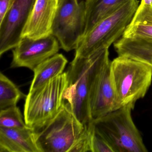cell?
Segmentation results:
<instances>
[{"mask_svg": "<svg viewBox=\"0 0 152 152\" xmlns=\"http://www.w3.org/2000/svg\"><path fill=\"white\" fill-rule=\"evenodd\" d=\"M108 49H101L88 57L75 56L66 72L68 83L64 101L84 125L91 121V92L98 75L110 61Z\"/></svg>", "mask_w": 152, "mask_h": 152, "instance_id": "cell-1", "label": "cell"}, {"mask_svg": "<svg viewBox=\"0 0 152 152\" xmlns=\"http://www.w3.org/2000/svg\"><path fill=\"white\" fill-rule=\"evenodd\" d=\"M25 96L17 86L2 73H0V110L16 106Z\"/></svg>", "mask_w": 152, "mask_h": 152, "instance_id": "cell-17", "label": "cell"}, {"mask_svg": "<svg viewBox=\"0 0 152 152\" xmlns=\"http://www.w3.org/2000/svg\"><path fill=\"white\" fill-rule=\"evenodd\" d=\"M141 2L146 4H152V0H141Z\"/></svg>", "mask_w": 152, "mask_h": 152, "instance_id": "cell-22", "label": "cell"}, {"mask_svg": "<svg viewBox=\"0 0 152 152\" xmlns=\"http://www.w3.org/2000/svg\"><path fill=\"white\" fill-rule=\"evenodd\" d=\"M67 83L66 72L29 91L24 107V119L27 126L35 129L56 115L63 105Z\"/></svg>", "mask_w": 152, "mask_h": 152, "instance_id": "cell-6", "label": "cell"}, {"mask_svg": "<svg viewBox=\"0 0 152 152\" xmlns=\"http://www.w3.org/2000/svg\"><path fill=\"white\" fill-rule=\"evenodd\" d=\"M19 107H10L0 111V127L11 129L28 128Z\"/></svg>", "mask_w": 152, "mask_h": 152, "instance_id": "cell-18", "label": "cell"}, {"mask_svg": "<svg viewBox=\"0 0 152 152\" xmlns=\"http://www.w3.org/2000/svg\"><path fill=\"white\" fill-rule=\"evenodd\" d=\"M122 37L152 39V4L141 2Z\"/></svg>", "mask_w": 152, "mask_h": 152, "instance_id": "cell-15", "label": "cell"}, {"mask_svg": "<svg viewBox=\"0 0 152 152\" xmlns=\"http://www.w3.org/2000/svg\"><path fill=\"white\" fill-rule=\"evenodd\" d=\"M111 77L119 108L145 96L152 80V69L135 59L118 56L110 63Z\"/></svg>", "mask_w": 152, "mask_h": 152, "instance_id": "cell-3", "label": "cell"}, {"mask_svg": "<svg viewBox=\"0 0 152 152\" xmlns=\"http://www.w3.org/2000/svg\"><path fill=\"white\" fill-rule=\"evenodd\" d=\"M110 63V61L102 68L93 86L90 101L91 120L119 108L111 77Z\"/></svg>", "mask_w": 152, "mask_h": 152, "instance_id": "cell-10", "label": "cell"}, {"mask_svg": "<svg viewBox=\"0 0 152 152\" xmlns=\"http://www.w3.org/2000/svg\"><path fill=\"white\" fill-rule=\"evenodd\" d=\"M85 125L64 101L54 117L34 129L37 145L41 152H70Z\"/></svg>", "mask_w": 152, "mask_h": 152, "instance_id": "cell-4", "label": "cell"}, {"mask_svg": "<svg viewBox=\"0 0 152 152\" xmlns=\"http://www.w3.org/2000/svg\"><path fill=\"white\" fill-rule=\"evenodd\" d=\"M16 0H0V21Z\"/></svg>", "mask_w": 152, "mask_h": 152, "instance_id": "cell-21", "label": "cell"}, {"mask_svg": "<svg viewBox=\"0 0 152 152\" xmlns=\"http://www.w3.org/2000/svg\"><path fill=\"white\" fill-rule=\"evenodd\" d=\"M0 152H41L34 129L0 127Z\"/></svg>", "mask_w": 152, "mask_h": 152, "instance_id": "cell-12", "label": "cell"}, {"mask_svg": "<svg viewBox=\"0 0 152 152\" xmlns=\"http://www.w3.org/2000/svg\"><path fill=\"white\" fill-rule=\"evenodd\" d=\"M114 47L118 56L142 62L152 69V39L122 37Z\"/></svg>", "mask_w": 152, "mask_h": 152, "instance_id": "cell-13", "label": "cell"}, {"mask_svg": "<svg viewBox=\"0 0 152 152\" xmlns=\"http://www.w3.org/2000/svg\"><path fill=\"white\" fill-rule=\"evenodd\" d=\"M138 0H129L116 11L97 23L79 42L75 56L88 57L103 48H109L122 37L139 7Z\"/></svg>", "mask_w": 152, "mask_h": 152, "instance_id": "cell-5", "label": "cell"}, {"mask_svg": "<svg viewBox=\"0 0 152 152\" xmlns=\"http://www.w3.org/2000/svg\"><path fill=\"white\" fill-rule=\"evenodd\" d=\"M36 0H16L0 21V56L15 48L22 38Z\"/></svg>", "mask_w": 152, "mask_h": 152, "instance_id": "cell-9", "label": "cell"}, {"mask_svg": "<svg viewBox=\"0 0 152 152\" xmlns=\"http://www.w3.org/2000/svg\"><path fill=\"white\" fill-rule=\"evenodd\" d=\"M134 107V104H129L91 121L95 131L108 143L114 152L148 151L132 117Z\"/></svg>", "mask_w": 152, "mask_h": 152, "instance_id": "cell-2", "label": "cell"}, {"mask_svg": "<svg viewBox=\"0 0 152 152\" xmlns=\"http://www.w3.org/2000/svg\"><path fill=\"white\" fill-rule=\"evenodd\" d=\"M91 148L92 152H114L108 143L95 131L94 127L91 140Z\"/></svg>", "mask_w": 152, "mask_h": 152, "instance_id": "cell-20", "label": "cell"}, {"mask_svg": "<svg viewBox=\"0 0 152 152\" xmlns=\"http://www.w3.org/2000/svg\"><path fill=\"white\" fill-rule=\"evenodd\" d=\"M58 0H36L25 27L23 37L40 39L52 34V26Z\"/></svg>", "mask_w": 152, "mask_h": 152, "instance_id": "cell-11", "label": "cell"}, {"mask_svg": "<svg viewBox=\"0 0 152 152\" xmlns=\"http://www.w3.org/2000/svg\"><path fill=\"white\" fill-rule=\"evenodd\" d=\"M129 1L85 0L86 27L84 35L99 21L112 15Z\"/></svg>", "mask_w": 152, "mask_h": 152, "instance_id": "cell-14", "label": "cell"}, {"mask_svg": "<svg viewBox=\"0 0 152 152\" xmlns=\"http://www.w3.org/2000/svg\"><path fill=\"white\" fill-rule=\"evenodd\" d=\"M59 43L52 34L40 39L23 37L13 50L11 68L26 67L32 71L57 54Z\"/></svg>", "mask_w": 152, "mask_h": 152, "instance_id": "cell-8", "label": "cell"}, {"mask_svg": "<svg viewBox=\"0 0 152 152\" xmlns=\"http://www.w3.org/2000/svg\"><path fill=\"white\" fill-rule=\"evenodd\" d=\"M85 1L58 0L52 34L57 39L61 48L66 52L76 49L85 34Z\"/></svg>", "mask_w": 152, "mask_h": 152, "instance_id": "cell-7", "label": "cell"}, {"mask_svg": "<svg viewBox=\"0 0 152 152\" xmlns=\"http://www.w3.org/2000/svg\"><path fill=\"white\" fill-rule=\"evenodd\" d=\"M93 132V124L91 121L85 124L81 135L70 152H92L91 140Z\"/></svg>", "mask_w": 152, "mask_h": 152, "instance_id": "cell-19", "label": "cell"}, {"mask_svg": "<svg viewBox=\"0 0 152 152\" xmlns=\"http://www.w3.org/2000/svg\"><path fill=\"white\" fill-rule=\"evenodd\" d=\"M68 61L61 54H56L40 64L33 70L34 79L29 91L42 86L63 73Z\"/></svg>", "mask_w": 152, "mask_h": 152, "instance_id": "cell-16", "label": "cell"}]
</instances>
